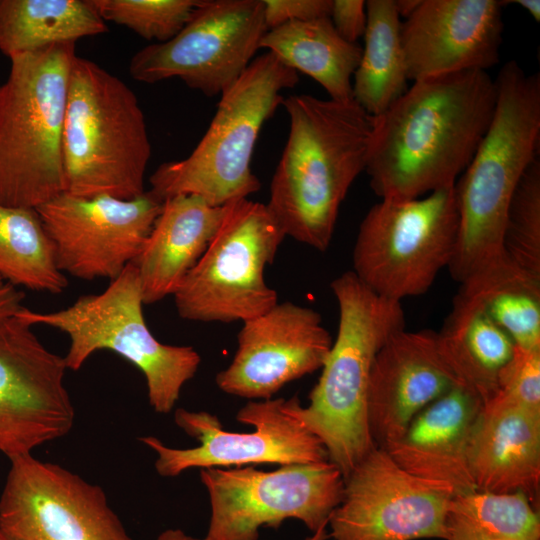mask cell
<instances>
[{
  "label": "cell",
  "mask_w": 540,
  "mask_h": 540,
  "mask_svg": "<svg viewBox=\"0 0 540 540\" xmlns=\"http://www.w3.org/2000/svg\"><path fill=\"white\" fill-rule=\"evenodd\" d=\"M267 31L263 0H202L175 37L135 53L129 73L148 84L178 78L208 97L221 95L254 60Z\"/></svg>",
  "instance_id": "obj_12"
},
{
  "label": "cell",
  "mask_w": 540,
  "mask_h": 540,
  "mask_svg": "<svg viewBox=\"0 0 540 540\" xmlns=\"http://www.w3.org/2000/svg\"><path fill=\"white\" fill-rule=\"evenodd\" d=\"M18 313L0 320V452L8 459L64 437L75 420L64 356Z\"/></svg>",
  "instance_id": "obj_16"
},
{
  "label": "cell",
  "mask_w": 540,
  "mask_h": 540,
  "mask_svg": "<svg viewBox=\"0 0 540 540\" xmlns=\"http://www.w3.org/2000/svg\"><path fill=\"white\" fill-rule=\"evenodd\" d=\"M421 0H394L399 16L408 18L419 6Z\"/></svg>",
  "instance_id": "obj_38"
},
{
  "label": "cell",
  "mask_w": 540,
  "mask_h": 540,
  "mask_svg": "<svg viewBox=\"0 0 540 540\" xmlns=\"http://www.w3.org/2000/svg\"><path fill=\"white\" fill-rule=\"evenodd\" d=\"M267 30L291 22L330 17L332 0H263Z\"/></svg>",
  "instance_id": "obj_34"
},
{
  "label": "cell",
  "mask_w": 540,
  "mask_h": 540,
  "mask_svg": "<svg viewBox=\"0 0 540 540\" xmlns=\"http://www.w3.org/2000/svg\"><path fill=\"white\" fill-rule=\"evenodd\" d=\"M298 72L271 52L254 58L223 94L198 145L182 160L162 163L150 176L160 201L177 195L200 197L214 207L248 199L261 183L251 159L263 124L282 104L281 92L298 83Z\"/></svg>",
  "instance_id": "obj_7"
},
{
  "label": "cell",
  "mask_w": 540,
  "mask_h": 540,
  "mask_svg": "<svg viewBox=\"0 0 540 540\" xmlns=\"http://www.w3.org/2000/svg\"><path fill=\"white\" fill-rule=\"evenodd\" d=\"M157 540H208L204 538H195L186 534L181 529H166L159 534Z\"/></svg>",
  "instance_id": "obj_37"
},
{
  "label": "cell",
  "mask_w": 540,
  "mask_h": 540,
  "mask_svg": "<svg viewBox=\"0 0 540 540\" xmlns=\"http://www.w3.org/2000/svg\"><path fill=\"white\" fill-rule=\"evenodd\" d=\"M458 229L455 185L419 198L381 199L359 226L352 272L387 299L425 294L448 268Z\"/></svg>",
  "instance_id": "obj_9"
},
{
  "label": "cell",
  "mask_w": 540,
  "mask_h": 540,
  "mask_svg": "<svg viewBox=\"0 0 540 540\" xmlns=\"http://www.w3.org/2000/svg\"><path fill=\"white\" fill-rule=\"evenodd\" d=\"M364 48L352 82L353 99L379 116L406 90L407 70L400 16L394 0L366 1Z\"/></svg>",
  "instance_id": "obj_27"
},
{
  "label": "cell",
  "mask_w": 540,
  "mask_h": 540,
  "mask_svg": "<svg viewBox=\"0 0 540 540\" xmlns=\"http://www.w3.org/2000/svg\"><path fill=\"white\" fill-rule=\"evenodd\" d=\"M282 105L290 128L266 205L286 236L324 252L339 208L365 170L375 117L354 100L308 94L289 96Z\"/></svg>",
  "instance_id": "obj_2"
},
{
  "label": "cell",
  "mask_w": 540,
  "mask_h": 540,
  "mask_svg": "<svg viewBox=\"0 0 540 540\" xmlns=\"http://www.w3.org/2000/svg\"><path fill=\"white\" fill-rule=\"evenodd\" d=\"M457 384L437 332L394 333L378 352L369 381L367 413L375 445L395 441L422 409Z\"/></svg>",
  "instance_id": "obj_20"
},
{
  "label": "cell",
  "mask_w": 540,
  "mask_h": 540,
  "mask_svg": "<svg viewBox=\"0 0 540 540\" xmlns=\"http://www.w3.org/2000/svg\"><path fill=\"white\" fill-rule=\"evenodd\" d=\"M200 480L210 500L208 540H258L260 528H279L288 519L314 533L328 525L344 489L341 470L329 460L273 471L204 468Z\"/></svg>",
  "instance_id": "obj_11"
},
{
  "label": "cell",
  "mask_w": 540,
  "mask_h": 540,
  "mask_svg": "<svg viewBox=\"0 0 540 540\" xmlns=\"http://www.w3.org/2000/svg\"><path fill=\"white\" fill-rule=\"evenodd\" d=\"M276 55L285 65L317 81L329 99H353L352 77L359 65L362 48L336 32L329 17L291 22L268 30L260 49Z\"/></svg>",
  "instance_id": "obj_25"
},
{
  "label": "cell",
  "mask_w": 540,
  "mask_h": 540,
  "mask_svg": "<svg viewBox=\"0 0 540 540\" xmlns=\"http://www.w3.org/2000/svg\"><path fill=\"white\" fill-rule=\"evenodd\" d=\"M230 204L214 207L193 195H177L162 202L160 213L132 262L144 304L174 295L205 252Z\"/></svg>",
  "instance_id": "obj_23"
},
{
  "label": "cell",
  "mask_w": 540,
  "mask_h": 540,
  "mask_svg": "<svg viewBox=\"0 0 540 540\" xmlns=\"http://www.w3.org/2000/svg\"><path fill=\"white\" fill-rule=\"evenodd\" d=\"M76 43L10 58L0 85V203L33 208L65 192L62 134Z\"/></svg>",
  "instance_id": "obj_6"
},
{
  "label": "cell",
  "mask_w": 540,
  "mask_h": 540,
  "mask_svg": "<svg viewBox=\"0 0 540 540\" xmlns=\"http://www.w3.org/2000/svg\"><path fill=\"white\" fill-rule=\"evenodd\" d=\"M107 30L91 0H0V51L9 58Z\"/></svg>",
  "instance_id": "obj_26"
},
{
  "label": "cell",
  "mask_w": 540,
  "mask_h": 540,
  "mask_svg": "<svg viewBox=\"0 0 540 540\" xmlns=\"http://www.w3.org/2000/svg\"><path fill=\"white\" fill-rule=\"evenodd\" d=\"M105 21L125 26L146 40L166 42L187 24L202 0H91Z\"/></svg>",
  "instance_id": "obj_32"
},
{
  "label": "cell",
  "mask_w": 540,
  "mask_h": 540,
  "mask_svg": "<svg viewBox=\"0 0 540 540\" xmlns=\"http://www.w3.org/2000/svg\"><path fill=\"white\" fill-rule=\"evenodd\" d=\"M488 401L540 412V349L515 346L511 360L499 375L496 392Z\"/></svg>",
  "instance_id": "obj_33"
},
{
  "label": "cell",
  "mask_w": 540,
  "mask_h": 540,
  "mask_svg": "<svg viewBox=\"0 0 540 540\" xmlns=\"http://www.w3.org/2000/svg\"><path fill=\"white\" fill-rule=\"evenodd\" d=\"M332 343L317 311L278 302L243 322L235 355L215 382L230 395L271 399L286 384L321 369Z\"/></svg>",
  "instance_id": "obj_18"
},
{
  "label": "cell",
  "mask_w": 540,
  "mask_h": 540,
  "mask_svg": "<svg viewBox=\"0 0 540 540\" xmlns=\"http://www.w3.org/2000/svg\"><path fill=\"white\" fill-rule=\"evenodd\" d=\"M504 255L540 278V160L534 159L510 200L503 230Z\"/></svg>",
  "instance_id": "obj_31"
},
{
  "label": "cell",
  "mask_w": 540,
  "mask_h": 540,
  "mask_svg": "<svg viewBox=\"0 0 540 540\" xmlns=\"http://www.w3.org/2000/svg\"><path fill=\"white\" fill-rule=\"evenodd\" d=\"M452 488L401 468L374 447L344 478L341 502L331 513L334 540H446Z\"/></svg>",
  "instance_id": "obj_14"
},
{
  "label": "cell",
  "mask_w": 540,
  "mask_h": 540,
  "mask_svg": "<svg viewBox=\"0 0 540 540\" xmlns=\"http://www.w3.org/2000/svg\"><path fill=\"white\" fill-rule=\"evenodd\" d=\"M483 401L457 384L422 409L384 449L407 472L449 485L455 496L475 491L467 450Z\"/></svg>",
  "instance_id": "obj_21"
},
{
  "label": "cell",
  "mask_w": 540,
  "mask_h": 540,
  "mask_svg": "<svg viewBox=\"0 0 540 540\" xmlns=\"http://www.w3.org/2000/svg\"><path fill=\"white\" fill-rule=\"evenodd\" d=\"M330 20L339 36L357 43L364 36L367 24L366 2L363 0H332Z\"/></svg>",
  "instance_id": "obj_35"
},
{
  "label": "cell",
  "mask_w": 540,
  "mask_h": 540,
  "mask_svg": "<svg viewBox=\"0 0 540 540\" xmlns=\"http://www.w3.org/2000/svg\"><path fill=\"white\" fill-rule=\"evenodd\" d=\"M25 294L0 278V320L17 314L24 306Z\"/></svg>",
  "instance_id": "obj_36"
},
{
  "label": "cell",
  "mask_w": 540,
  "mask_h": 540,
  "mask_svg": "<svg viewBox=\"0 0 540 540\" xmlns=\"http://www.w3.org/2000/svg\"><path fill=\"white\" fill-rule=\"evenodd\" d=\"M0 540H12L10 537H8L6 534H4L1 530H0Z\"/></svg>",
  "instance_id": "obj_42"
},
{
  "label": "cell",
  "mask_w": 540,
  "mask_h": 540,
  "mask_svg": "<svg viewBox=\"0 0 540 540\" xmlns=\"http://www.w3.org/2000/svg\"><path fill=\"white\" fill-rule=\"evenodd\" d=\"M490 126L455 183L459 229L448 266L460 284L504 256L502 237L512 195L540 143V76L508 61L496 79Z\"/></svg>",
  "instance_id": "obj_4"
},
{
  "label": "cell",
  "mask_w": 540,
  "mask_h": 540,
  "mask_svg": "<svg viewBox=\"0 0 540 540\" xmlns=\"http://www.w3.org/2000/svg\"><path fill=\"white\" fill-rule=\"evenodd\" d=\"M143 305L138 274L130 263L100 293L82 295L56 311L23 307L18 314L31 325H46L68 336L70 344L64 359L69 370H79L101 350L124 358L144 375L153 410L168 414L184 385L196 374L201 357L193 347L157 340L146 324Z\"/></svg>",
  "instance_id": "obj_8"
},
{
  "label": "cell",
  "mask_w": 540,
  "mask_h": 540,
  "mask_svg": "<svg viewBox=\"0 0 540 540\" xmlns=\"http://www.w3.org/2000/svg\"><path fill=\"white\" fill-rule=\"evenodd\" d=\"M476 490L524 493L535 505L540 482V412L488 401L469 437Z\"/></svg>",
  "instance_id": "obj_22"
},
{
  "label": "cell",
  "mask_w": 540,
  "mask_h": 540,
  "mask_svg": "<svg viewBox=\"0 0 540 540\" xmlns=\"http://www.w3.org/2000/svg\"><path fill=\"white\" fill-rule=\"evenodd\" d=\"M330 287L339 308L336 339L309 404L293 396L285 409L321 441L345 478L376 447L367 413L371 371L385 342L405 328V315L401 302L377 295L352 271Z\"/></svg>",
  "instance_id": "obj_3"
},
{
  "label": "cell",
  "mask_w": 540,
  "mask_h": 540,
  "mask_svg": "<svg viewBox=\"0 0 540 540\" xmlns=\"http://www.w3.org/2000/svg\"><path fill=\"white\" fill-rule=\"evenodd\" d=\"M437 334L440 350L458 382L476 393L483 404L490 400L501 371L514 354L512 339L476 297L460 290Z\"/></svg>",
  "instance_id": "obj_24"
},
{
  "label": "cell",
  "mask_w": 540,
  "mask_h": 540,
  "mask_svg": "<svg viewBox=\"0 0 540 540\" xmlns=\"http://www.w3.org/2000/svg\"><path fill=\"white\" fill-rule=\"evenodd\" d=\"M9 460L0 530L12 540H133L100 486L32 454Z\"/></svg>",
  "instance_id": "obj_15"
},
{
  "label": "cell",
  "mask_w": 540,
  "mask_h": 540,
  "mask_svg": "<svg viewBox=\"0 0 540 540\" xmlns=\"http://www.w3.org/2000/svg\"><path fill=\"white\" fill-rule=\"evenodd\" d=\"M326 527L323 526L320 529H318L316 532L313 533V535L306 540H326L329 537V534L326 532Z\"/></svg>",
  "instance_id": "obj_40"
},
{
  "label": "cell",
  "mask_w": 540,
  "mask_h": 540,
  "mask_svg": "<svg viewBox=\"0 0 540 540\" xmlns=\"http://www.w3.org/2000/svg\"><path fill=\"white\" fill-rule=\"evenodd\" d=\"M151 157L135 93L95 62L75 56L62 134L65 193L129 200L145 192Z\"/></svg>",
  "instance_id": "obj_5"
},
{
  "label": "cell",
  "mask_w": 540,
  "mask_h": 540,
  "mask_svg": "<svg viewBox=\"0 0 540 540\" xmlns=\"http://www.w3.org/2000/svg\"><path fill=\"white\" fill-rule=\"evenodd\" d=\"M491 540H522V539L513 538V537H497V538H493Z\"/></svg>",
  "instance_id": "obj_41"
},
{
  "label": "cell",
  "mask_w": 540,
  "mask_h": 540,
  "mask_svg": "<svg viewBox=\"0 0 540 540\" xmlns=\"http://www.w3.org/2000/svg\"><path fill=\"white\" fill-rule=\"evenodd\" d=\"M460 291L476 297L517 347L540 349V278L504 255L461 283Z\"/></svg>",
  "instance_id": "obj_28"
},
{
  "label": "cell",
  "mask_w": 540,
  "mask_h": 540,
  "mask_svg": "<svg viewBox=\"0 0 540 540\" xmlns=\"http://www.w3.org/2000/svg\"><path fill=\"white\" fill-rule=\"evenodd\" d=\"M161 207L150 191L129 200L64 192L36 211L64 275L112 281L139 254Z\"/></svg>",
  "instance_id": "obj_17"
},
{
  "label": "cell",
  "mask_w": 540,
  "mask_h": 540,
  "mask_svg": "<svg viewBox=\"0 0 540 540\" xmlns=\"http://www.w3.org/2000/svg\"><path fill=\"white\" fill-rule=\"evenodd\" d=\"M516 3L522 8H524L535 21H540V1L539 0H515L510 1Z\"/></svg>",
  "instance_id": "obj_39"
},
{
  "label": "cell",
  "mask_w": 540,
  "mask_h": 540,
  "mask_svg": "<svg viewBox=\"0 0 540 540\" xmlns=\"http://www.w3.org/2000/svg\"><path fill=\"white\" fill-rule=\"evenodd\" d=\"M497 101L487 71L414 81L375 117L365 171L381 199H413L455 185L486 134Z\"/></svg>",
  "instance_id": "obj_1"
},
{
  "label": "cell",
  "mask_w": 540,
  "mask_h": 540,
  "mask_svg": "<svg viewBox=\"0 0 540 540\" xmlns=\"http://www.w3.org/2000/svg\"><path fill=\"white\" fill-rule=\"evenodd\" d=\"M236 419L253 426L251 432L223 428L208 412L178 408L174 421L198 441L192 448H172L153 436L139 441L157 455L154 466L162 477H176L191 468H232L252 464H312L329 460L321 441L285 409V399L251 400Z\"/></svg>",
  "instance_id": "obj_13"
},
{
  "label": "cell",
  "mask_w": 540,
  "mask_h": 540,
  "mask_svg": "<svg viewBox=\"0 0 540 540\" xmlns=\"http://www.w3.org/2000/svg\"><path fill=\"white\" fill-rule=\"evenodd\" d=\"M0 278L32 291L60 294L66 289V275L57 267L36 209L0 203Z\"/></svg>",
  "instance_id": "obj_29"
},
{
  "label": "cell",
  "mask_w": 540,
  "mask_h": 540,
  "mask_svg": "<svg viewBox=\"0 0 540 540\" xmlns=\"http://www.w3.org/2000/svg\"><path fill=\"white\" fill-rule=\"evenodd\" d=\"M286 237L266 204L241 199L228 212L196 265L174 293L182 319L234 322L255 318L278 303L265 281Z\"/></svg>",
  "instance_id": "obj_10"
},
{
  "label": "cell",
  "mask_w": 540,
  "mask_h": 540,
  "mask_svg": "<svg viewBox=\"0 0 540 540\" xmlns=\"http://www.w3.org/2000/svg\"><path fill=\"white\" fill-rule=\"evenodd\" d=\"M446 532V540H491L497 537L540 540L539 512L522 492L475 490L453 496Z\"/></svg>",
  "instance_id": "obj_30"
},
{
  "label": "cell",
  "mask_w": 540,
  "mask_h": 540,
  "mask_svg": "<svg viewBox=\"0 0 540 540\" xmlns=\"http://www.w3.org/2000/svg\"><path fill=\"white\" fill-rule=\"evenodd\" d=\"M503 6L497 0H421L401 24L408 80L494 66Z\"/></svg>",
  "instance_id": "obj_19"
}]
</instances>
